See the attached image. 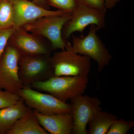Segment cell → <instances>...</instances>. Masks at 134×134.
I'll return each instance as SVG.
<instances>
[{
  "mask_svg": "<svg viewBox=\"0 0 134 134\" xmlns=\"http://www.w3.org/2000/svg\"><path fill=\"white\" fill-rule=\"evenodd\" d=\"M70 45L67 41L65 50L51 56L54 76H88L91 66L90 58L74 52Z\"/></svg>",
  "mask_w": 134,
  "mask_h": 134,
  "instance_id": "4",
  "label": "cell"
},
{
  "mask_svg": "<svg viewBox=\"0 0 134 134\" xmlns=\"http://www.w3.org/2000/svg\"><path fill=\"white\" fill-rule=\"evenodd\" d=\"M117 119L116 115L101 109L97 110L89 121V134H106Z\"/></svg>",
  "mask_w": 134,
  "mask_h": 134,
  "instance_id": "15",
  "label": "cell"
},
{
  "mask_svg": "<svg viewBox=\"0 0 134 134\" xmlns=\"http://www.w3.org/2000/svg\"><path fill=\"white\" fill-rule=\"evenodd\" d=\"M33 111L40 124L48 133L72 134L73 121L70 112L45 115Z\"/></svg>",
  "mask_w": 134,
  "mask_h": 134,
  "instance_id": "12",
  "label": "cell"
},
{
  "mask_svg": "<svg viewBox=\"0 0 134 134\" xmlns=\"http://www.w3.org/2000/svg\"><path fill=\"white\" fill-rule=\"evenodd\" d=\"M70 101V113L73 121L72 134H88L86 126L94 113L101 109L100 100L97 98L83 94Z\"/></svg>",
  "mask_w": 134,
  "mask_h": 134,
  "instance_id": "9",
  "label": "cell"
},
{
  "mask_svg": "<svg viewBox=\"0 0 134 134\" xmlns=\"http://www.w3.org/2000/svg\"><path fill=\"white\" fill-rule=\"evenodd\" d=\"M88 82V76H53L46 81L34 83L30 86L67 103L77 96L83 95Z\"/></svg>",
  "mask_w": 134,
  "mask_h": 134,
  "instance_id": "1",
  "label": "cell"
},
{
  "mask_svg": "<svg viewBox=\"0 0 134 134\" xmlns=\"http://www.w3.org/2000/svg\"><path fill=\"white\" fill-rule=\"evenodd\" d=\"M14 12V28L23 27L25 24L48 15L62 14L61 10H52L38 6L30 0H11Z\"/></svg>",
  "mask_w": 134,
  "mask_h": 134,
  "instance_id": "11",
  "label": "cell"
},
{
  "mask_svg": "<svg viewBox=\"0 0 134 134\" xmlns=\"http://www.w3.org/2000/svg\"><path fill=\"white\" fill-rule=\"evenodd\" d=\"M27 107L45 115L70 112V104L49 93H43L30 86H24L17 92Z\"/></svg>",
  "mask_w": 134,
  "mask_h": 134,
  "instance_id": "6",
  "label": "cell"
},
{
  "mask_svg": "<svg viewBox=\"0 0 134 134\" xmlns=\"http://www.w3.org/2000/svg\"><path fill=\"white\" fill-rule=\"evenodd\" d=\"M71 17V14L52 15L42 17L23 26L26 31L46 38L50 42L53 50H65L68 40L63 38V26Z\"/></svg>",
  "mask_w": 134,
  "mask_h": 134,
  "instance_id": "3",
  "label": "cell"
},
{
  "mask_svg": "<svg viewBox=\"0 0 134 134\" xmlns=\"http://www.w3.org/2000/svg\"><path fill=\"white\" fill-rule=\"evenodd\" d=\"M122 0H105L107 9H111L115 7L116 5Z\"/></svg>",
  "mask_w": 134,
  "mask_h": 134,
  "instance_id": "22",
  "label": "cell"
},
{
  "mask_svg": "<svg viewBox=\"0 0 134 134\" xmlns=\"http://www.w3.org/2000/svg\"><path fill=\"white\" fill-rule=\"evenodd\" d=\"M20 53L8 43L0 58V86L6 91L17 93L24 87L19 75Z\"/></svg>",
  "mask_w": 134,
  "mask_h": 134,
  "instance_id": "8",
  "label": "cell"
},
{
  "mask_svg": "<svg viewBox=\"0 0 134 134\" xmlns=\"http://www.w3.org/2000/svg\"><path fill=\"white\" fill-rule=\"evenodd\" d=\"M78 5L101 10H107L105 7V0H75Z\"/></svg>",
  "mask_w": 134,
  "mask_h": 134,
  "instance_id": "20",
  "label": "cell"
},
{
  "mask_svg": "<svg viewBox=\"0 0 134 134\" xmlns=\"http://www.w3.org/2000/svg\"><path fill=\"white\" fill-rule=\"evenodd\" d=\"M30 1H32L41 7L46 9H49L50 6L47 4L46 0H30Z\"/></svg>",
  "mask_w": 134,
  "mask_h": 134,
  "instance_id": "23",
  "label": "cell"
},
{
  "mask_svg": "<svg viewBox=\"0 0 134 134\" xmlns=\"http://www.w3.org/2000/svg\"><path fill=\"white\" fill-rule=\"evenodd\" d=\"M14 28L0 30V58L7 45Z\"/></svg>",
  "mask_w": 134,
  "mask_h": 134,
  "instance_id": "21",
  "label": "cell"
},
{
  "mask_svg": "<svg viewBox=\"0 0 134 134\" xmlns=\"http://www.w3.org/2000/svg\"><path fill=\"white\" fill-rule=\"evenodd\" d=\"M19 78L24 86L46 81L54 76L51 56L48 54L28 55L20 54Z\"/></svg>",
  "mask_w": 134,
  "mask_h": 134,
  "instance_id": "5",
  "label": "cell"
},
{
  "mask_svg": "<svg viewBox=\"0 0 134 134\" xmlns=\"http://www.w3.org/2000/svg\"><path fill=\"white\" fill-rule=\"evenodd\" d=\"M49 6L58 10L72 14L76 8L77 5L75 0H46Z\"/></svg>",
  "mask_w": 134,
  "mask_h": 134,
  "instance_id": "17",
  "label": "cell"
},
{
  "mask_svg": "<svg viewBox=\"0 0 134 134\" xmlns=\"http://www.w3.org/2000/svg\"><path fill=\"white\" fill-rule=\"evenodd\" d=\"M134 126L133 121L117 119L111 126L106 134H126Z\"/></svg>",
  "mask_w": 134,
  "mask_h": 134,
  "instance_id": "18",
  "label": "cell"
},
{
  "mask_svg": "<svg viewBox=\"0 0 134 134\" xmlns=\"http://www.w3.org/2000/svg\"><path fill=\"white\" fill-rule=\"evenodd\" d=\"M21 99L17 93L6 91L0 86V109L14 104Z\"/></svg>",
  "mask_w": 134,
  "mask_h": 134,
  "instance_id": "19",
  "label": "cell"
},
{
  "mask_svg": "<svg viewBox=\"0 0 134 134\" xmlns=\"http://www.w3.org/2000/svg\"><path fill=\"white\" fill-rule=\"evenodd\" d=\"M106 11L83 5H77L63 26V38L68 40L75 32H80L83 35L85 29L89 25H96L99 30L104 29L106 25Z\"/></svg>",
  "mask_w": 134,
  "mask_h": 134,
  "instance_id": "7",
  "label": "cell"
},
{
  "mask_svg": "<svg viewBox=\"0 0 134 134\" xmlns=\"http://www.w3.org/2000/svg\"><path fill=\"white\" fill-rule=\"evenodd\" d=\"M42 37L26 31L23 27L14 28L8 43L21 54L28 55H50L53 51L42 40Z\"/></svg>",
  "mask_w": 134,
  "mask_h": 134,
  "instance_id": "10",
  "label": "cell"
},
{
  "mask_svg": "<svg viewBox=\"0 0 134 134\" xmlns=\"http://www.w3.org/2000/svg\"><path fill=\"white\" fill-rule=\"evenodd\" d=\"M40 124L34 113L30 108L19 118L8 134H48Z\"/></svg>",
  "mask_w": 134,
  "mask_h": 134,
  "instance_id": "14",
  "label": "cell"
},
{
  "mask_svg": "<svg viewBox=\"0 0 134 134\" xmlns=\"http://www.w3.org/2000/svg\"><path fill=\"white\" fill-rule=\"evenodd\" d=\"M14 27V12L11 0H0V30Z\"/></svg>",
  "mask_w": 134,
  "mask_h": 134,
  "instance_id": "16",
  "label": "cell"
},
{
  "mask_svg": "<svg viewBox=\"0 0 134 134\" xmlns=\"http://www.w3.org/2000/svg\"><path fill=\"white\" fill-rule=\"evenodd\" d=\"M29 109L21 99L14 104L0 109V134H8Z\"/></svg>",
  "mask_w": 134,
  "mask_h": 134,
  "instance_id": "13",
  "label": "cell"
},
{
  "mask_svg": "<svg viewBox=\"0 0 134 134\" xmlns=\"http://www.w3.org/2000/svg\"><path fill=\"white\" fill-rule=\"evenodd\" d=\"M99 30L96 25L90 26V30L86 36L80 37L72 35L70 47L74 52L85 55L96 62L98 70L100 73L109 64L112 55L106 47L97 32Z\"/></svg>",
  "mask_w": 134,
  "mask_h": 134,
  "instance_id": "2",
  "label": "cell"
}]
</instances>
